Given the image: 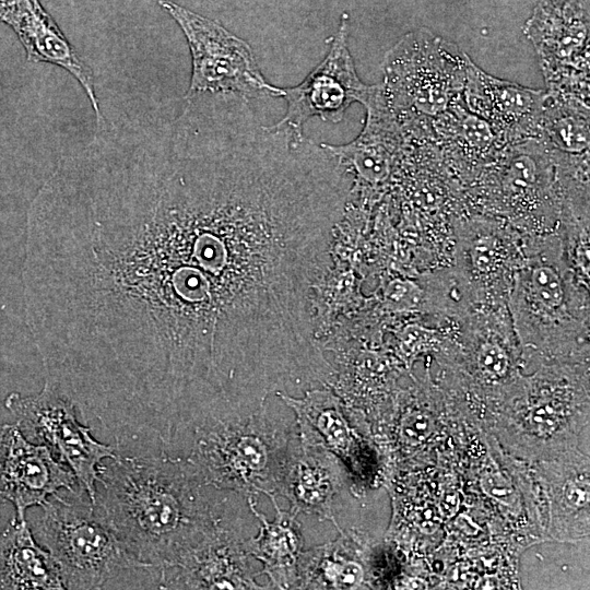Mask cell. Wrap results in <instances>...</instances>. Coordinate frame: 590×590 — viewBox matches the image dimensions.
<instances>
[{
    "label": "cell",
    "mask_w": 590,
    "mask_h": 590,
    "mask_svg": "<svg viewBox=\"0 0 590 590\" xmlns=\"http://www.w3.org/2000/svg\"><path fill=\"white\" fill-rule=\"evenodd\" d=\"M61 161L27 214L26 323L46 379L117 441L309 387L312 302L343 212L308 145L241 109Z\"/></svg>",
    "instance_id": "cell-1"
},
{
    "label": "cell",
    "mask_w": 590,
    "mask_h": 590,
    "mask_svg": "<svg viewBox=\"0 0 590 590\" xmlns=\"http://www.w3.org/2000/svg\"><path fill=\"white\" fill-rule=\"evenodd\" d=\"M162 446L102 463L95 506L127 550L157 575L220 531L245 526L240 509L212 496Z\"/></svg>",
    "instance_id": "cell-2"
},
{
    "label": "cell",
    "mask_w": 590,
    "mask_h": 590,
    "mask_svg": "<svg viewBox=\"0 0 590 590\" xmlns=\"http://www.w3.org/2000/svg\"><path fill=\"white\" fill-rule=\"evenodd\" d=\"M298 436L295 412L271 398L249 408L208 413L165 448L205 486L239 495H276Z\"/></svg>",
    "instance_id": "cell-3"
},
{
    "label": "cell",
    "mask_w": 590,
    "mask_h": 590,
    "mask_svg": "<svg viewBox=\"0 0 590 590\" xmlns=\"http://www.w3.org/2000/svg\"><path fill=\"white\" fill-rule=\"evenodd\" d=\"M468 59L427 28L406 33L386 54L384 94L411 140L435 141L432 122L462 99Z\"/></svg>",
    "instance_id": "cell-4"
},
{
    "label": "cell",
    "mask_w": 590,
    "mask_h": 590,
    "mask_svg": "<svg viewBox=\"0 0 590 590\" xmlns=\"http://www.w3.org/2000/svg\"><path fill=\"white\" fill-rule=\"evenodd\" d=\"M42 508L37 538L56 560L64 589H99L123 570L146 571L83 487L56 493Z\"/></svg>",
    "instance_id": "cell-5"
},
{
    "label": "cell",
    "mask_w": 590,
    "mask_h": 590,
    "mask_svg": "<svg viewBox=\"0 0 590 590\" xmlns=\"http://www.w3.org/2000/svg\"><path fill=\"white\" fill-rule=\"evenodd\" d=\"M508 303L515 331L527 345L588 332V290L577 284L558 241H545L515 269Z\"/></svg>",
    "instance_id": "cell-6"
},
{
    "label": "cell",
    "mask_w": 590,
    "mask_h": 590,
    "mask_svg": "<svg viewBox=\"0 0 590 590\" xmlns=\"http://www.w3.org/2000/svg\"><path fill=\"white\" fill-rule=\"evenodd\" d=\"M158 3L179 25L189 46L191 78L185 98L204 94L281 97V87L264 79L246 40L174 1Z\"/></svg>",
    "instance_id": "cell-7"
},
{
    "label": "cell",
    "mask_w": 590,
    "mask_h": 590,
    "mask_svg": "<svg viewBox=\"0 0 590 590\" xmlns=\"http://www.w3.org/2000/svg\"><path fill=\"white\" fill-rule=\"evenodd\" d=\"M4 406L31 441L48 446L58 460L70 468L79 484L95 503V489L102 463L115 458L116 448L95 439L92 427L76 418L74 402L56 385L45 380L34 396L11 392Z\"/></svg>",
    "instance_id": "cell-8"
},
{
    "label": "cell",
    "mask_w": 590,
    "mask_h": 590,
    "mask_svg": "<svg viewBox=\"0 0 590 590\" xmlns=\"http://www.w3.org/2000/svg\"><path fill=\"white\" fill-rule=\"evenodd\" d=\"M589 0H539L523 26L546 91L589 101Z\"/></svg>",
    "instance_id": "cell-9"
},
{
    "label": "cell",
    "mask_w": 590,
    "mask_h": 590,
    "mask_svg": "<svg viewBox=\"0 0 590 590\" xmlns=\"http://www.w3.org/2000/svg\"><path fill=\"white\" fill-rule=\"evenodd\" d=\"M349 30L350 16L344 12L322 61L298 85L281 87L286 111L271 127L302 137L303 127L310 118L338 123L353 103H362L369 85L357 75L347 44Z\"/></svg>",
    "instance_id": "cell-10"
},
{
    "label": "cell",
    "mask_w": 590,
    "mask_h": 590,
    "mask_svg": "<svg viewBox=\"0 0 590 590\" xmlns=\"http://www.w3.org/2000/svg\"><path fill=\"white\" fill-rule=\"evenodd\" d=\"M361 104L366 108V119L357 138L344 145H322L353 178L351 191H376L391 177L410 139L388 105L381 83L369 85Z\"/></svg>",
    "instance_id": "cell-11"
},
{
    "label": "cell",
    "mask_w": 590,
    "mask_h": 590,
    "mask_svg": "<svg viewBox=\"0 0 590 590\" xmlns=\"http://www.w3.org/2000/svg\"><path fill=\"white\" fill-rule=\"evenodd\" d=\"M80 486L74 473L48 446L31 441L16 424L0 426V498L13 504L19 519H25L27 508L43 506L59 489Z\"/></svg>",
    "instance_id": "cell-12"
},
{
    "label": "cell",
    "mask_w": 590,
    "mask_h": 590,
    "mask_svg": "<svg viewBox=\"0 0 590 590\" xmlns=\"http://www.w3.org/2000/svg\"><path fill=\"white\" fill-rule=\"evenodd\" d=\"M245 526L226 528L157 574L161 589H263L243 534Z\"/></svg>",
    "instance_id": "cell-13"
},
{
    "label": "cell",
    "mask_w": 590,
    "mask_h": 590,
    "mask_svg": "<svg viewBox=\"0 0 590 590\" xmlns=\"http://www.w3.org/2000/svg\"><path fill=\"white\" fill-rule=\"evenodd\" d=\"M545 90H533L495 78L469 57L462 101L474 115L495 127L508 143L539 139Z\"/></svg>",
    "instance_id": "cell-14"
},
{
    "label": "cell",
    "mask_w": 590,
    "mask_h": 590,
    "mask_svg": "<svg viewBox=\"0 0 590 590\" xmlns=\"http://www.w3.org/2000/svg\"><path fill=\"white\" fill-rule=\"evenodd\" d=\"M298 436L294 441L276 495L284 496L290 510L337 522L333 502L340 485L337 459L315 432L297 417Z\"/></svg>",
    "instance_id": "cell-15"
},
{
    "label": "cell",
    "mask_w": 590,
    "mask_h": 590,
    "mask_svg": "<svg viewBox=\"0 0 590 590\" xmlns=\"http://www.w3.org/2000/svg\"><path fill=\"white\" fill-rule=\"evenodd\" d=\"M1 22L15 32L28 61L58 66L75 78L88 97L97 128L102 130L105 119L95 93L93 72L39 0H5Z\"/></svg>",
    "instance_id": "cell-16"
},
{
    "label": "cell",
    "mask_w": 590,
    "mask_h": 590,
    "mask_svg": "<svg viewBox=\"0 0 590 590\" xmlns=\"http://www.w3.org/2000/svg\"><path fill=\"white\" fill-rule=\"evenodd\" d=\"M268 497L276 512L272 521L257 509L256 496H246L249 510L260 523L258 534L246 540V547L249 555L262 564L258 575L269 577L270 588L294 589L304 552L302 526L296 514L279 507L275 495Z\"/></svg>",
    "instance_id": "cell-17"
},
{
    "label": "cell",
    "mask_w": 590,
    "mask_h": 590,
    "mask_svg": "<svg viewBox=\"0 0 590 590\" xmlns=\"http://www.w3.org/2000/svg\"><path fill=\"white\" fill-rule=\"evenodd\" d=\"M0 589H64L56 560L16 516L0 533Z\"/></svg>",
    "instance_id": "cell-18"
},
{
    "label": "cell",
    "mask_w": 590,
    "mask_h": 590,
    "mask_svg": "<svg viewBox=\"0 0 590 590\" xmlns=\"http://www.w3.org/2000/svg\"><path fill=\"white\" fill-rule=\"evenodd\" d=\"M545 92L539 140L560 153L589 154V101L573 94Z\"/></svg>",
    "instance_id": "cell-19"
},
{
    "label": "cell",
    "mask_w": 590,
    "mask_h": 590,
    "mask_svg": "<svg viewBox=\"0 0 590 590\" xmlns=\"http://www.w3.org/2000/svg\"><path fill=\"white\" fill-rule=\"evenodd\" d=\"M477 365L486 376L498 378L507 374L509 358L507 352L498 343L486 341L477 350Z\"/></svg>",
    "instance_id": "cell-20"
},
{
    "label": "cell",
    "mask_w": 590,
    "mask_h": 590,
    "mask_svg": "<svg viewBox=\"0 0 590 590\" xmlns=\"http://www.w3.org/2000/svg\"><path fill=\"white\" fill-rule=\"evenodd\" d=\"M433 428L430 418L420 412L408 414L401 424V437L410 445H417L424 441Z\"/></svg>",
    "instance_id": "cell-21"
},
{
    "label": "cell",
    "mask_w": 590,
    "mask_h": 590,
    "mask_svg": "<svg viewBox=\"0 0 590 590\" xmlns=\"http://www.w3.org/2000/svg\"><path fill=\"white\" fill-rule=\"evenodd\" d=\"M483 491L493 499L503 505H514L517 499L515 488L510 482L498 473H489L481 481Z\"/></svg>",
    "instance_id": "cell-22"
},
{
    "label": "cell",
    "mask_w": 590,
    "mask_h": 590,
    "mask_svg": "<svg viewBox=\"0 0 590 590\" xmlns=\"http://www.w3.org/2000/svg\"><path fill=\"white\" fill-rule=\"evenodd\" d=\"M564 498L573 508H585L589 505L588 481H571L564 487Z\"/></svg>",
    "instance_id": "cell-23"
},
{
    "label": "cell",
    "mask_w": 590,
    "mask_h": 590,
    "mask_svg": "<svg viewBox=\"0 0 590 590\" xmlns=\"http://www.w3.org/2000/svg\"><path fill=\"white\" fill-rule=\"evenodd\" d=\"M531 422L540 430H550L556 423V413L550 405H540L532 412Z\"/></svg>",
    "instance_id": "cell-24"
},
{
    "label": "cell",
    "mask_w": 590,
    "mask_h": 590,
    "mask_svg": "<svg viewBox=\"0 0 590 590\" xmlns=\"http://www.w3.org/2000/svg\"><path fill=\"white\" fill-rule=\"evenodd\" d=\"M458 507V496L455 493L447 494L440 504V510L442 515H446L447 517H450L453 512H456Z\"/></svg>",
    "instance_id": "cell-25"
},
{
    "label": "cell",
    "mask_w": 590,
    "mask_h": 590,
    "mask_svg": "<svg viewBox=\"0 0 590 590\" xmlns=\"http://www.w3.org/2000/svg\"><path fill=\"white\" fill-rule=\"evenodd\" d=\"M4 3H5V0H0V22H1V12H2Z\"/></svg>",
    "instance_id": "cell-26"
}]
</instances>
